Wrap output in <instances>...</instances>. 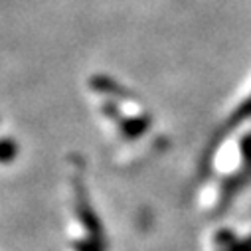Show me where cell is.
Segmentation results:
<instances>
[{
	"label": "cell",
	"mask_w": 251,
	"mask_h": 251,
	"mask_svg": "<svg viewBox=\"0 0 251 251\" xmlns=\"http://www.w3.org/2000/svg\"><path fill=\"white\" fill-rule=\"evenodd\" d=\"M72 218L68 243L64 251H105V237L101 224L91 210V202L83 190L81 182L75 178L72 186Z\"/></svg>",
	"instance_id": "cell-1"
}]
</instances>
